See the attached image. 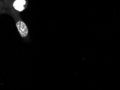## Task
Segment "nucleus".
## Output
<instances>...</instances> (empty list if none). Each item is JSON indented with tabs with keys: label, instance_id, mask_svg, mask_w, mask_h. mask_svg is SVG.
<instances>
[{
	"label": "nucleus",
	"instance_id": "nucleus-1",
	"mask_svg": "<svg viewBox=\"0 0 120 90\" xmlns=\"http://www.w3.org/2000/svg\"><path fill=\"white\" fill-rule=\"evenodd\" d=\"M16 26L20 36L22 38H25L28 36L29 31L28 28L25 23L22 20H19L16 23Z\"/></svg>",
	"mask_w": 120,
	"mask_h": 90
},
{
	"label": "nucleus",
	"instance_id": "nucleus-2",
	"mask_svg": "<svg viewBox=\"0 0 120 90\" xmlns=\"http://www.w3.org/2000/svg\"><path fill=\"white\" fill-rule=\"evenodd\" d=\"M27 4V0H14L12 6L14 10L21 13L26 9Z\"/></svg>",
	"mask_w": 120,
	"mask_h": 90
}]
</instances>
